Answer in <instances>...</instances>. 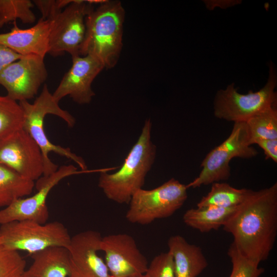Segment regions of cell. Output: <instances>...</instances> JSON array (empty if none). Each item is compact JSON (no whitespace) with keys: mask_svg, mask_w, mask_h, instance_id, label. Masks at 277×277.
Here are the masks:
<instances>
[{"mask_svg":"<svg viewBox=\"0 0 277 277\" xmlns=\"http://www.w3.org/2000/svg\"><path fill=\"white\" fill-rule=\"evenodd\" d=\"M223 227L243 255L259 264L266 260L277 235V183L250 190Z\"/></svg>","mask_w":277,"mask_h":277,"instance_id":"1","label":"cell"},{"mask_svg":"<svg viewBox=\"0 0 277 277\" xmlns=\"http://www.w3.org/2000/svg\"><path fill=\"white\" fill-rule=\"evenodd\" d=\"M94 5L85 18L80 55L92 56L110 69L117 64L122 50L125 11L119 1L104 0L96 8Z\"/></svg>","mask_w":277,"mask_h":277,"instance_id":"2","label":"cell"},{"mask_svg":"<svg viewBox=\"0 0 277 277\" xmlns=\"http://www.w3.org/2000/svg\"><path fill=\"white\" fill-rule=\"evenodd\" d=\"M151 128L152 122L147 119L137 141L119 169L113 173L101 172L98 186L108 199L128 204L135 192L143 188L156 157Z\"/></svg>","mask_w":277,"mask_h":277,"instance_id":"3","label":"cell"},{"mask_svg":"<svg viewBox=\"0 0 277 277\" xmlns=\"http://www.w3.org/2000/svg\"><path fill=\"white\" fill-rule=\"evenodd\" d=\"M24 112V121L23 128L30 135L39 147L44 160L43 176H48L57 169V166L49 157L53 152L74 162L83 171L87 166L84 160L73 153L68 148H65L52 143L48 138L44 129V120L47 114H53L61 118L69 127L75 123V118L67 111L61 108L45 84L39 96L33 103L28 101L18 102Z\"/></svg>","mask_w":277,"mask_h":277,"instance_id":"4","label":"cell"},{"mask_svg":"<svg viewBox=\"0 0 277 277\" xmlns=\"http://www.w3.org/2000/svg\"><path fill=\"white\" fill-rule=\"evenodd\" d=\"M71 236L62 223L15 221L0 225V238L8 249L32 255L54 247L67 248Z\"/></svg>","mask_w":277,"mask_h":277,"instance_id":"5","label":"cell"},{"mask_svg":"<svg viewBox=\"0 0 277 277\" xmlns=\"http://www.w3.org/2000/svg\"><path fill=\"white\" fill-rule=\"evenodd\" d=\"M258 154L250 143L246 123H234L229 136L206 155L201 164L200 173L186 185L187 188H195L227 180L231 175L229 164L232 159H251Z\"/></svg>","mask_w":277,"mask_h":277,"instance_id":"6","label":"cell"},{"mask_svg":"<svg viewBox=\"0 0 277 277\" xmlns=\"http://www.w3.org/2000/svg\"><path fill=\"white\" fill-rule=\"evenodd\" d=\"M187 189L186 185L174 178L151 190L141 188L129 203L126 219L133 224L147 225L168 217L185 202Z\"/></svg>","mask_w":277,"mask_h":277,"instance_id":"7","label":"cell"},{"mask_svg":"<svg viewBox=\"0 0 277 277\" xmlns=\"http://www.w3.org/2000/svg\"><path fill=\"white\" fill-rule=\"evenodd\" d=\"M276 73L270 64L269 75L265 85L260 90L241 94L234 84L219 90L214 100V114L219 119L229 122H246L252 116L271 107L276 106Z\"/></svg>","mask_w":277,"mask_h":277,"instance_id":"8","label":"cell"},{"mask_svg":"<svg viewBox=\"0 0 277 277\" xmlns=\"http://www.w3.org/2000/svg\"><path fill=\"white\" fill-rule=\"evenodd\" d=\"M93 4L88 1L72 0L51 19L48 53L53 56L69 53L80 55L86 34L85 18Z\"/></svg>","mask_w":277,"mask_h":277,"instance_id":"9","label":"cell"},{"mask_svg":"<svg viewBox=\"0 0 277 277\" xmlns=\"http://www.w3.org/2000/svg\"><path fill=\"white\" fill-rule=\"evenodd\" d=\"M86 171H77L73 165H63L52 174L42 176L35 185L37 191L33 195L19 198L0 210V225L15 221L31 220L46 223L49 218L46 204L50 191L64 178Z\"/></svg>","mask_w":277,"mask_h":277,"instance_id":"10","label":"cell"},{"mask_svg":"<svg viewBox=\"0 0 277 277\" xmlns=\"http://www.w3.org/2000/svg\"><path fill=\"white\" fill-rule=\"evenodd\" d=\"M0 163L34 182L43 176L41 150L23 128L0 139Z\"/></svg>","mask_w":277,"mask_h":277,"instance_id":"11","label":"cell"},{"mask_svg":"<svg viewBox=\"0 0 277 277\" xmlns=\"http://www.w3.org/2000/svg\"><path fill=\"white\" fill-rule=\"evenodd\" d=\"M47 76L44 57L23 55L0 72V84L8 96L19 102L34 97Z\"/></svg>","mask_w":277,"mask_h":277,"instance_id":"12","label":"cell"},{"mask_svg":"<svg viewBox=\"0 0 277 277\" xmlns=\"http://www.w3.org/2000/svg\"><path fill=\"white\" fill-rule=\"evenodd\" d=\"M100 247L105 253V262L111 277H127L146 272L148 261L130 235L115 233L103 236Z\"/></svg>","mask_w":277,"mask_h":277,"instance_id":"13","label":"cell"},{"mask_svg":"<svg viewBox=\"0 0 277 277\" xmlns=\"http://www.w3.org/2000/svg\"><path fill=\"white\" fill-rule=\"evenodd\" d=\"M101 233L88 230L71 238L66 248L69 255V277H111L105 261L99 255Z\"/></svg>","mask_w":277,"mask_h":277,"instance_id":"14","label":"cell"},{"mask_svg":"<svg viewBox=\"0 0 277 277\" xmlns=\"http://www.w3.org/2000/svg\"><path fill=\"white\" fill-rule=\"evenodd\" d=\"M71 57L72 65L52 93L53 96L58 102L69 95L78 104H89L95 95L92 83L104 67L96 58L89 55Z\"/></svg>","mask_w":277,"mask_h":277,"instance_id":"15","label":"cell"},{"mask_svg":"<svg viewBox=\"0 0 277 277\" xmlns=\"http://www.w3.org/2000/svg\"><path fill=\"white\" fill-rule=\"evenodd\" d=\"M51 20L41 18L33 26L21 29L16 21L11 30L0 33V44L21 55H36L44 57L48 52Z\"/></svg>","mask_w":277,"mask_h":277,"instance_id":"16","label":"cell"},{"mask_svg":"<svg viewBox=\"0 0 277 277\" xmlns=\"http://www.w3.org/2000/svg\"><path fill=\"white\" fill-rule=\"evenodd\" d=\"M167 244L175 277H197L207 267L208 262L201 248L189 243L182 236H171Z\"/></svg>","mask_w":277,"mask_h":277,"instance_id":"17","label":"cell"},{"mask_svg":"<svg viewBox=\"0 0 277 277\" xmlns=\"http://www.w3.org/2000/svg\"><path fill=\"white\" fill-rule=\"evenodd\" d=\"M33 262L23 277H69V264L66 248L54 247L31 255Z\"/></svg>","mask_w":277,"mask_h":277,"instance_id":"18","label":"cell"},{"mask_svg":"<svg viewBox=\"0 0 277 277\" xmlns=\"http://www.w3.org/2000/svg\"><path fill=\"white\" fill-rule=\"evenodd\" d=\"M236 207H197L187 210L183 216V220L188 226L202 232L217 230L223 226Z\"/></svg>","mask_w":277,"mask_h":277,"instance_id":"19","label":"cell"},{"mask_svg":"<svg viewBox=\"0 0 277 277\" xmlns=\"http://www.w3.org/2000/svg\"><path fill=\"white\" fill-rule=\"evenodd\" d=\"M34 187V181L0 163V207H6L15 200L30 195Z\"/></svg>","mask_w":277,"mask_h":277,"instance_id":"20","label":"cell"},{"mask_svg":"<svg viewBox=\"0 0 277 277\" xmlns=\"http://www.w3.org/2000/svg\"><path fill=\"white\" fill-rule=\"evenodd\" d=\"M250 189H238L226 183L212 184L211 189L197 203V207H215L229 208L236 207L243 202Z\"/></svg>","mask_w":277,"mask_h":277,"instance_id":"21","label":"cell"},{"mask_svg":"<svg viewBox=\"0 0 277 277\" xmlns=\"http://www.w3.org/2000/svg\"><path fill=\"white\" fill-rule=\"evenodd\" d=\"M245 123L252 145L256 139H277L276 106L252 116Z\"/></svg>","mask_w":277,"mask_h":277,"instance_id":"22","label":"cell"},{"mask_svg":"<svg viewBox=\"0 0 277 277\" xmlns=\"http://www.w3.org/2000/svg\"><path fill=\"white\" fill-rule=\"evenodd\" d=\"M23 110L17 101L0 95V139L23 128Z\"/></svg>","mask_w":277,"mask_h":277,"instance_id":"23","label":"cell"},{"mask_svg":"<svg viewBox=\"0 0 277 277\" xmlns=\"http://www.w3.org/2000/svg\"><path fill=\"white\" fill-rule=\"evenodd\" d=\"M33 6L30 0H0V28L16 19L24 24L34 23L36 16L32 10Z\"/></svg>","mask_w":277,"mask_h":277,"instance_id":"24","label":"cell"},{"mask_svg":"<svg viewBox=\"0 0 277 277\" xmlns=\"http://www.w3.org/2000/svg\"><path fill=\"white\" fill-rule=\"evenodd\" d=\"M227 254L231 259L232 269L229 277H260L264 269L259 264L243 255L232 243Z\"/></svg>","mask_w":277,"mask_h":277,"instance_id":"25","label":"cell"},{"mask_svg":"<svg viewBox=\"0 0 277 277\" xmlns=\"http://www.w3.org/2000/svg\"><path fill=\"white\" fill-rule=\"evenodd\" d=\"M26 265L19 252L6 248L0 238V277H23Z\"/></svg>","mask_w":277,"mask_h":277,"instance_id":"26","label":"cell"},{"mask_svg":"<svg viewBox=\"0 0 277 277\" xmlns=\"http://www.w3.org/2000/svg\"><path fill=\"white\" fill-rule=\"evenodd\" d=\"M145 274L147 277H175L171 253L163 252L154 257Z\"/></svg>","mask_w":277,"mask_h":277,"instance_id":"27","label":"cell"},{"mask_svg":"<svg viewBox=\"0 0 277 277\" xmlns=\"http://www.w3.org/2000/svg\"><path fill=\"white\" fill-rule=\"evenodd\" d=\"M72 0H35L33 1L42 14L41 19H51L57 16Z\"/></svg>","mask_w":277,"mask_h":277,"instance_id":"28","label":"cell"},{"mask_svg":"<svg viewBox=\"0 0 277 277\" xmlns=\"http://www.w3.org/2000/svg\"><path fill=\"white\" fill-rule=\"evenodd\" d=\"M253 144H256L264 151L266 159L277 163V139H256Z\"/></svg>","mask_w":277,"mask_h":277,"instance_id":"29","label":"cell"},{"mask_svg":"<svg viewBox=\"0 0 277 277\" xmlns=\"http://www.w3.org/2000/svg\"><path fill=\"white\" fill-rule=\"evenodd\" d=\"M22 56L0 44V72L8 65L18 60Z\"/></svg>","mask_w":277,"mask_h":277,"instance_id":"30","label":"cell"},{"mask_svg":"<svg viewBox=\"0 0 277 277\" xmlns=\"http://www.w3.org/2000/svg\"><path fill=\"white\" fill-rule=\"evenodd\" d=\"M127 277H147V276L145 273V274H143L132 275V276H127Z\"/></svg>","mask_w":277,"mask_h":277,"instance_id":"31","label":"cell"}]
</instances>
